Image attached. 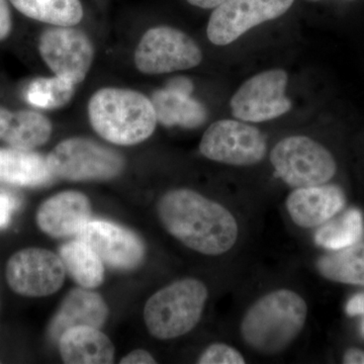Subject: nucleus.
I'll return each instance as SVG.
<instances>
[{"label": "nucleus", "mask_w": 364, "mask_h": 364, "mask_svg": "<svg viewBox=\"0 0 364 364\" xmlns=\"http://www.w3.org/2000/svg\"><path fill=\"white\" fill-rule=\"evenodd\" d=\"M166 87L171 90L181 91V92L188 93L191 95L193 90V85L189 79L186 77H176L169 81Z\"/></svg>", "instance_id": "nucleus-32"}, {"label": "nucleus", "mask_w": 364, "mask_h": 364, "mask_svg": "<svg viewBox=\"0 0 364 364\" xmlns=\"http://www.w3.org/2000/svg\"><path fill=\"white\" fill-rule=\"evenodd\" d=\"M284 205L289 219L296 227L317 229L344 210L346 196L340 186L325 183L293 189Z\"/></svg>", "instance_id": "nucleus-14"}, {"label": "nucleus", "mask_w": 364, "mask_h": 364, "mask_svg": "<svg viewBox=\"0 0 364 364\" xmlns=\"http://www.w3.org/2000/svg\"><path fill=\"white\" fill-rule=\"evenodd\" d=\"M75 85L58 77L35 79L28 86L26 100L40 109H58L68 104L74 95Z\"/></svg>", "instance_id": "nucleus-25"}, {"label": "nucleus", "mask_w": 364, "mask_h": 364, "mask_svg": "<svg viewBox=\"0 0 364 364\" xmlns=\"http://www.w3.org/2000/svg\"><path fill=\"white\" fill-rule=\"evenodd\" d=\"M364 236L363 214L358 208H349L317 228L315 242L328 250H339L361 241Z\"/></svg>", "instance_id": "nucleus-24"}, {"label": "nucleus", "mask_w": 364, "mask_h": 364, "mask_svg": "<svg viewBox=\"0 0 364 364\" xmlns=\"http://www.w3.org/2000/svg\"><path fill=\"white\" fill-rule=\"evenodd\" d=\"M342 363L344 364H364V350L355 348V347L347 349L342 358Z\"/></svg>", "instance_id": "nucleus-31"}, {"label": "nucleus", "mask_w": 364, "mask_h": 364, "mask_svg": "<svg viewBox=\"0 0 364 364\" xmlns=\"http://www.w3.org/2000/svg\"><path fill=\"white\" fill-rule=\"evenodd\" d=\"M269 160L277 176L293 189L328 183L336 176L332 153L310 136L282 139L270 151Z\"/></svg>", "instance_id": "nucleus-5"}, {"label": "nucleus", "mask_w": 364, "mask_h": 364, "mask_svg": "<svg viewBox=\"0 0 364 364\" xmlns=\"http://www.w3.org/2000/svg\"><path fill=\"white\" fill-rule=\"evenodd\" d=\"M346 314L350 317L364 316V293L354 294L347 301Z\"/></svg>", "instance_id": "nucleus-30"}, {"label": "nucleus", "mask_w": 364, "mask_h": 364, "mask_svg": "<svg viewBox=\"0 0 364 364\" xmlns=\"http://www.w3.org/2000/svg\"><path fill=\"white\" fill-rule=\"evenodd\" d=\"M91 205L79 191L60 193L45 200L37 213V224L53 238L76 235L90 221Z\"/></svg>", "instance_id": "nucleus-15"}, {"label": "nucleus", "mask_w": 364, "mask_h": 364, "mask_svg": "<svg viewBox=\"0 0 364 364\" xmlns=\"http://www.w3.org/2000/svg\"><path fill=\"white\" fill-rule=\"evenodd\" d=\"M191 6L200 7V9H215L226 0H186Z\"/></svg>", "instance_id": "nucleus-33"}, {"label": "nucleus", "mask_w": 364, "mask_h": 364, "mask_svg": "<svg viewBox=\"0 0 364 364\" xmlns=\"http://www.w3.org/2000/svg\"><path fill=\"white\" fill-rule=\"evenodd\" d=\"M151 100L154 105L157 122L163 126L193 129L207 121V109L188 93L166 87L156 91Z\"/></svg>", "instance_id": "nucleus-20"}, {"label": "nucleus", "mask_w": 364, "mask_h": 364, "mask_svg": "<svg viewBox=\"0 0 364 364\" xmlns=\"http://www.w3.org/2000/svg\"><path fill=\"white\" fill-rule=\"evenodd\" d=\"M39 52L55 75L75 85L85 80L95 59L90 38L71 26L45 31L40 37Z\"/></svg>", "instance_id": "nucleus-12"}, {"label": "nucleus", "mask_w": 364, "mask_h": 364, "mask_svg": "<svg viewBox=\"0 0 364 364\" xmlns=\"http://www.w3.org/2000/svg\"><path fill=\"white\" fill-rule=\"evenodd\" d=\"M65 267L59 255L43 248H26L11 256L6 279L14 291L31 298L51 296L65 282Z\"/></svg>", "instance_id": "nucleus-11"}, {"label": "nucleus", "mask_w": 364, "mask_h": 364, "mask_svg": "<svg viewBox=\"0 0 364 364\" xmlns=\"http://www.w3.org/2000/svg\"><path fill=\"white\" fill-rule=\"evenodd\" d=\"M316 267L330 282L364 287V242L324 254L318 258Z\"/></svg>", "instance_id": "nucleus-21"}, {"label": "nucleus", "mask_w": 364, "mask_h": 364, "mask_svg": "<svg viewBox=\"0 0 364 364\" xmlns=\"http://www.w3.org/2000/svg\"><path fill=\"white\" fill-rule=\"evenodd\" d=\"M76 236L90 245L105 264L116 269H135L145 258L142 239L131 230L114 223L90 221Z\"/></svg>", "instance_id": "nucleus-13"}, {"label": "nucleus", "mask_w": 364, "mask_h": 364, "mask_svg": "<svg viewBox=\"0 0 364 364\" xmlns=\"http://www.w3.org/2000/svg\"><path fill=\"white\" fill-rule=\"evenodd\" d=\"M47 161L54 178L70 181H109L124 168L119 152L85 138L62 141L48 155Z\"/></svg>", "instance_id": "nucleus-6"}, {"label": "nucleus", "mask_w": 364, "mask_h": 364, "mask_svg": "<svg viewBox=\"0 0 364 364\" xmlns=\"http://www.w3.org/2000/svg\"><path fill=\"white\" fill-rule=\"evenodd\" d=\"M60 355L68 364H107L114 363V347L98 328L77 326L60 337Z\"/></svg>", "instance_id": "nucleus-17"}, {"label": "nucleus", "mask_w": 364, "mask_h": 364, "mask_svg": "<svg viewBox=\"0 0 364 364\" xmlns=\"http://www.w3.org/2000/svg\"><path fill=\"white\" fill-rule=\"evenodd\" d=\"M289 75L282 69L256 74L240 86L231 98L230 107L236 119L248 123H261L277 119L291 111L286 95Z\"/></svg>", "instance_id": "nucleus-9"}, {"label": "nucleus", "mask_w": 364, "mask_h": 364, "mask_svg": "<svg viewBox=\"0 0 364 364\" xmlns=\"http://www.w3.org/2000/svg\"><path fill=\"white\" fill-rule=\"evenodd\" d=\"M18 205V200L11 193L0 191V230L9 226L11 215Z\"/></svg>", "instance_id": "nucleus-27"}, {"label": "nucleus", "mask_w": 364, "mask_h": 364, "mask_svg": "<svg viewBox=\"0 0 364 364\" xmlns=\"http://www.w3.org/2000/svg\"><path fill=\"white\" fill-rule=\"evenodd\" d=\"M59 256L66 272L79 287L95 289L104 282V261L85 242L77 239L64 244Z\"/></svg>", "instance_id": "nucleus-22"}, {"label": "nucleus", "mask_w": 364, "mask_h": 364, "mask_svg": "<svg viewBox=\"0 0 364 364\" xmlns=\"http://www.w3.org/2000/svg\"><path fill=\"white\" fill-rule=\"evenodd\" d=\"M363 317H364V316H363ZM360 332H361V334H363V336L364 337V318H363V321H361Z\"/></svg>", "instance_id": "nucleus-34"}, {"label": "nucleus", "mask_w": 364, "mask_h": 364, "mask_svg": "<svg viewBox=\"0 0 364 364\" xmlns=\"http://www.w3.org/2000/svg\"><path fill=\"white\" fill-rule=\"evenodd\" d=\"M210 298L205 282L193 277L177 279L151 296L144 320L154 338L171 340L188 334L202 320Z\"/></svg>", "instance_id": "nucleus-4"}, {"label": "nucleus", "mask_w": 364, "mask_h": 364, "mask_svg": "<svg viewBox=\"0 0 364 364\" xmlns=\"http://www.w3.org/2000/svg\"><path fill=\"white\" fill-rule=\"evenodd\" d=\"M309 306L306 299L289 287L267 291L242 316L239 333L243 343L265 358L280 355L305 329Z\"/></svg>", "instance_id": "nucleus-2"}, {"label": "nucleus", "mask_w": 364, "mask_h": 364, "mask_svg": "<svg viewBox=\"0 0 364 364\" xmlns=\"http://www.w3.org/2000/svg\"><path fill=\"white\" fill-rule=\"evenodd\" d=\"M157 214L170 236L202 255H227L241 240L240 222L233 210L193 189L165 193L158 200Z\"/></svg>", "instance_id": "nucleus-1"}, {"label": "nucleus", "mask_w": 364, "mask_h": 364, "mask_svg": "<svg viewBox=\"0 0 364 364\" xmlns=\"http://www.w3.org/2000/svg\"><path fill=\"white\" fill-rule=\"evenodd\" d=\"M122 364H152L156 363V360L153 358L150 352L143 350V349H136L127 354L122 358Z\"/></svg>", "instance_id": "nucleus-29"}, {"label": "nucleus", "mask_w": 364, "mask_h": 364, "mask_svg": "<svg viewBox=\"0 0 364 364\" xmlns=\"http://www.w3.org/2000/svg\"><path fill=\"white\" fill-rule=\"evenodd\" d=\"M109 316V308L100 294L90 289L79 287L69 291L61 306L53 317L48 335L52 342L58 343L66 330L77 326H104Z\"/></svg>", "instance_id": "nucleus-16"}, {"label": "nucleus", "mask_w": 364, "mask_h": 364, "mask_svg": "<svg viewBox=\"0 0 364 364\" xmlns=\"http://www.w3.org/2000/svg\"><path fill=\"white\" fill-rule=\"evenodd\" d=\"M200 364H244L246 359L234 346L222 342L208 345L198 356Z\"/></svg>", "instance_id": "nucleus-26"}, {"label": "nucleus", "mask_w": 364, "mask_h": 364, "mask_svg": "<svg viewBox=\"0 0 364 364\" xmlns=\"http://www.w3.org/2000/svg\"><path fill=\"white\" fill-rule=\"evenodd\" d=\"M13 28L11 9L6 0H0V42L6 40Z\"/></svg>", "instance_id": "nucleus-28"}, {"label": "nucleus", "mask_w": 364, "mask_h": 364, "mask_svg": "<svg viewBox=\"0 0 364 364\" xmlns=\"http://www.w3.org/2000/svg\"><path fill=\"white\" fill-rule=\"evenodd\" d=\"M203 156L231 166H252L264 159L267 142L259 129L235 119L210 124L200 143Z\"/></svg>", "instance_id": "nucleus-8"}, {"label": "nucleus", "mask_w": 364, "mask_h": 364, "mask_svg": "<svg viewBox=\"0 0 364 364\" xmlns=\"http://www.w3.org/2000/svg\"><path fill=\"white\" fill-rule=\"evenodd\" d=\"M51 122L35 111H9L0 107V141L11 147L33 150L44 145L52 135Z\"/></svg>", "instance_id": "nucleus-18"}, {"label": "nucleus", "mask_w": 364, "mask_h": 364, "mask_svg": "<svg viewBox=\"0 0 364 364\" xmlns=\"http://www.w3.org/2000/svg\"><path fill=\"white\" fill-rule=\"evenodd\" d=\"M88 117L98 135L121 146L147 140L158 123L150 98L139 91L117 87L102 88L91 97Z\"/></svg>", "instance_id": "nucleus-3"}, {"label": "nucleus", "mask_w": 364, "mask_h": 364, "mask_svg": "<svg viewBox=\"0 0 364 364\" xmlns=\"http://www.w3.org/2000/svg\"><path fill=\"white\" fill-rule=\"evenodd\" d=\"M294 0H226L210 14L207 33L214 45L226 46L254 26L287 13Z\"/></svg>", "instance_id": "nucleus-10"}, {"label": "nucleus", "mask_w": 364, "mask_h": 364, "mask_svg": "<svg viewBox=\"0 0 364 364\" xmlns=\"http://www.w3.org/2000/svg\"><path fill=\"white\" fill-rule=\"evenodd\" d=\"M53 181L47 157L32 150L0 148V182L36 188Z\"/></svg>", "instance_id": "nucleus-19"}, {"label": "nucleus", "mask_w": 364, "mask_h": 364, "mask_svg": "<svg viewBox=\"0 0 364 364\" xmlns=\"http://www.w3.org/2000/svg\"><path fill=\"white\" fill-rule=\"evenodd\" d=\"M202 50L186 33L156 26L144 33L135 51L136 68L144 74L171 73L200 65Z\"/></svg>", "instance_id": "nucleus-7"}, {"label": "nucleus", "mask_w": 364, "mask_h": 364, "mask_svg": "<svg viewBox=\"0 0 364 364\" xmlns=\"http://www.w3.org/2000/svg\"><path fill=\"white\" fill-rule=\"evenodd\" d=\"M21 14L32 20L57 26L78 25L83 18L80 0H9Z\"/></svg>", "instance_id": "nucleus-23"}]
</instances>
